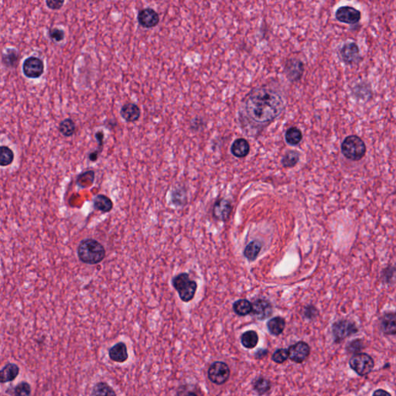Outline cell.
<instances>
[{"mask_svg":"<svg viewBox=\"0 0 396 396\" xmlns=\"http://www.w3.org/2000/svg\"><path fill=\"white\" fill-rule=\"evenodd\" d=\"M172 285L183 302H190L194 298L198 284L194 280H190L189 274L182 272L175 276L172 280Z\"/></svg>","mask_w":396,"mask_h":396,"instance_id":"cell-3","label":"cell"},{"mask_svg":"<svg viewBox=\"0 0 396 396\" xmlns=\"http://www.w3.org/2000/svg\"><path fill=\"white\" fill-rule=\"evenodd\" d=\"M120 116L126 122H135L141 116V110L137 104L128 102L123 104L120 110Z\"/></svg>","mask_w":396,"mask_h":396,"instance_id":"cell-16","label":"cell"},{"mask_svg":"<svg viewBox=\"0 0 396 396\" xmlns=\"http://www.w3.org/2000/svg\"><path fill=\"white\" fill-rule=\"evenodd\" d=\"M300 159V154L296 150L288 151L285 155L284 156L281 162L284 168H292L296 165L299 162Z\"/></svg>","mask_w":396,"mask_h":396,"instance_id":"cell-29","label":"cell"},{"mask_svg":"<svg viewBox=\"0 0 396 396\" xmlns=\"http://www.w3.org/2000/svg\"><path fill=\"white\" fill-rule=\"evenodd\" d=\"M106 254L104 246L96 239H84L78 247L79 260L88 265H96L101 262L106 257Z\"/></svg>","mask_w":396,"mask_h":396,"instance_id":"cell-2","label":"cell"},{"mask_svg":"<svg viewBox=\"0 0 396 396\" xmlns=\"http://www.w3.org/2000/svg\"><path fill=\"white\" fill-rule=\"evenodd\" d=\"M286 328V320L282 316H276L272 318L267 323L268 332L274 336H278L284 332Z\"/></svg>","mask_w":396,"mask_h":396,"instance_id":"cell-23","label":"cell"},{"mask_svg":"<svg viewBox=\"0 0 396 396\" xmlns=\"http://www.w3.org/2000/svg\"><path fill=\"white\" fill-rule=\"evenodd\" d=\"M363 348V343L362 340H354L350 342L348 346H346V349L350 354H358L362 349Z\"/></svg>","mask_w":396,"mask_h":396,"instance_id":"cell-36","label":"cell"},{"mask_svg":"<svg viewBox=\"0 0 396 396\" xmlns=\"http://www.w3.org/2000/svg\"><path fill=\"white\" fill-rule=\"evenodd\" d=\"M46 4L49 9L56 10L63 6L64 1H46Z\"/></svg>","mask_w":396,"mask_h":396,"instance_id":"cell-39","label":"cell"},{"mask_svg":"<svg viewBox=\"0 0 396 396\" xmlns=\"http://www.w3.org/2000/svg\"><path fill=\"white\" fill-rule=\"evenodd\" d=\"M340 148L344 156L352 161L360 160L366 156L367 151L364 141L356 135L346 136Z\"/></svg>","mask_w":396,"mask_h":396,"instance_id":"cell-4","label":"cell"},{"mask_svg":"<svg viewBox=\"0 0 396 396\" xmlns=\"http://www.w3.org/2000/svg\"><path fill=\"white\" fill-rule=\"evenodd\" d=\"M288 358L296 364H302L310 354V346L308 343L299 342L291 345L288 350Z\"/></svg>","mask_w":396,"mask_h":396,"instance_id":"cell-8","label":"cell"},{"mask_svg":"<svg viewBox=\"0 0 396 396\" xmlns=\"http://www.w3.org/2000/svg\"><path fill=\"white\" fill-rule=\"evenodd\" d=\"M318 314V310L314 306L309 305L304 308V318L308 320L314 319Z\"/></svg>","mask_w":396,"mask_h":396,"instance_id":"cell-38","label":"cell"},{"mask_svg":"<svg viewBox=\"0 0 396 396\" xmlns=\"http://www.w3.org/2000/svg\"><path fill=\"white\" fill-rule=\"evenodd\" d=\"M96 140L98 142V148L97 150L89 154L88 158L92 162L97 161L99 155L102 152L103 146H104V132L102 131L97 132L96 134Z\"/></svg>","mask_w":396,"mask_h":396,"instance_id":"cell-32","label":"cell"},{"mask_svg":"<svg viewBox=\"0 0 396 396\" xmlns=\"http://www.w3.org/2000/svg\"><path fill=\"white\" fill-rule=\"evenodd\" d=\"M138 24L146 29L155 28L160 22V16L158 12L151 8L142 10L137 16Z\"/></svg>","mask_w":396,"mask_h":396,"instance_id":"cell-13","label":"cell"},{"mask_svg":"<svg viewBox=\"0 0 396 396\" xmlns=\"http://www.w3.org/2000/svg\"><path fill=\"white\" fill-rule=\"evenodd\" d=\"M334 338L336 343L344 340L346 338L358 332V328L356 324L348 320H338L332 326Z\"/></svg>","mask_w":396,"mask_h":396,"instance_id":"cell-6","label":"cell"},{"mask_svg":"<svg viewBox=\"0 0 396 396\" xmlns=\"http://www.w3.org/2000/svg\"><path fill=\"white\" fill-rule=\"evenodd\" d=\"M288 358V350L285 348L277 349L272 356V360L276 364H284Z\"/></svg>","mask_w":396,"mask_h":396,"instance_id":"cell-35","label":"cell"},{"mask_svg":"<svg viewBox=\"0 0 396 396\" xmlns=\"http://www.w3.org/2000/svg\"><path fill=\"white\" fill-rule=\"evenodd\" d=\"M252 314L260 320L270 318L272 314V306L270 301L258 299L252 302Z\"/></svg>","mask_w":396,"mask_h":396,"instance_id":"cell-14","label":"cell"},{"mask_svg":"<svg viewBox=\"0 0 396 396\" xmlns=\"http://www.w3.org/2000/svg\"><path fill=\"white\" fill-rule=\"evenodd\" d=\"M340 58L344 63L353 64L359 62L360 49L357 44L354 42L344 44L340 50Z\"/></svg>","mask_w":396,"mask_h":396,"instance_id":"cell-15","label":"cell"},{"mask_svg":"<svg viewBox=\"0 0 396 396\" xmlns=\"http://www.w3.org/2000/svg\"><path fill=\"white\" fill-rule=\"evenodd\" d=\"M335 18L339 22L354 25L360 20L362 14L354 7L344 6L338 8L335 14Z\"/></svg>","mask_w":396,"mask_h":396,"instance_id":"cell-10","label":"cell"},{"mask_svg":"<svg viewBox=\"0 0 396 396\" xmlns=\"http://www.w3.org/2000/svg\"><path fill=\"white\" fill-rule=\"evenodd\" d=\"M232 205L227 199L220 198L216 200L212 208V216L216 220L226 222L230 218L232 212Z\"/></svg>","mask_w":396,"mask_h":396,"instance_id":"cell-11","label":"cell"},{"mask_svg":"<svg viewBox=\"0 0 396 396\" xmlns=\"http://www.w3.org/2000/svg\"><path fill=\"white\" fill-rule=\"evenodd\" d=\"M372 396H392V394L386 390L378 388L373 392Z\"/></svg>","mask_w":396,"mask_h":396,"instance_id":"cell-40","label":"cell"},{"mask_svg":"<svg viewBox=\"0 0 396 396\" xmlns=\"http://www.w3.org/2000/svg\"><path fill=\"white\" fill-rule=\"evenodd\" d=\"M230 152L236 158H246L250 152V142L244 138H237L230 146Z\"/></svg>","mask_w":396,"mask_h":396,"instance_id":"cell-18","label":"cell"},{"mask_svg":"<svg viewBox=\"0 0 396 396\" xmlns=\"http://www.w3.org/2000/svg\"><path fill=\"white\" fill-rule=\"evenodd\" d=\"M94 208L102 213H108L113 208V203L108 196L104 194H98L93 200Z\"/></svg>","mask_w":396,"mask_h":396,"instance_id":"cell-22","label":"cell"},{"mask_svg":"<svg viewBox=\"0 0 396 396\" xmlns=\"http://www.w3.org/2000/svg\"><path fill=\"white\" fill-rule=\"evenodd\" d=\"M258 334L254 330H247L244 332L241 336V343L244 348L253 349L258 345Z\"/></svg>","mask_w":396,"mask_h":396,"instance_id":"cell-24","label":"cell"},{"mask_svg":"<svg viewBox=\"0 0 396 396\" xmlns=\"http://www.w3.org/2000/svg\"><path fill=\"white\" fill-rule=\"evenodd\" d=\"M252 302L247 300H238L233 304V310L238 316H244L252 312Z\"/></svg>","mask_w":396,"mask_h":396,"instance_id":"cell-27","label":"cell"},{"mask_svg":"<svg viewBox=\"0 0 396 396\" xmlns=\"http://www.w3.org/2000/svg\"><path fill=\"white\" fill-rule=\"evenodd\" d=\"M349 366L356 374L364 377L372 372L374 368V362L368 354L358 353L352 356L349 360Z\"/></svg>","mask_w":396,"mask_h":396,"instance_id":"cell-5","label":"cell"},{"mask_svg":"<svg viewBox=\"0 0 396 396\" xmlns=\"http://www.w3.org/2000/svg\"><path fill=\"white\" fill-rule=\"evenodd\" d=\"M14 160V152L6 146H0V166H10Z\"/></svg>","mask_w":396,"mask_h":396,"instance_id":"cell-30","label":"cell"},{"mask_svg":"<svg viewBox=\"0 0 396 396\" xmlns=\"http://www.w3.org/2000/svg\"><path fill=\"white\" fill-rule=\"evenodd\" d=\"M110 359L114 362L118 363H123L126 362L128 358V354L127 352L126 345L122 342L116 344L114 346H112L108 352Z\"/></svg>","mask_w":396,"mask_h":396,"instance_id":"cell-19","label":"cell"},{"mask_svg":"<svg viewBox=\"0 0 396 396\" xmlns=\"http://www.w3.org/2000/svg\"><path fill=\"white\" fill-rule=\"evenodd\" d=\"M304 72V63L299 59L291 58L286 63V76L290 82H298L302 78Z\"/></svg>","mask_w":396,"mask_h":396,"instance_id":"cell-12","label":"cell"},{"mask_svg":"<svg viewBox=\"0 0 396 396\" xmlns=\"http://www.w3.org/2000/svg\"><path fill=\"white\" fill-rule=\"evenodd\" d=\"M20 368L16 364L9 363L0 370V383L10 382L19 376Z\"/></svg>","mask_w":396,"mask_h":396,"instance_id":"cell-20","label":"cell"},{"mask_svg":"<svg viewBox=\"0 0 396 396\" xmlns=\"http://www.w3.org/2000/svg\"><path fill=\"white\" fill-rule=\"evenodd\" d=\"M252 386L254 391L256 392L258 394L263 396L270 391L272 383L266 378L260 376L253 381Z\"/></svg>","mask_w":396,"mask_h":396,"instance_id":"cell-25","label":"cell"},{"mask_svg":"<svg viewBox=\"0 0 396 396\" xmlns=\"http://www.w3.org/2000/svg\"><path fill=\"white\" fill-rule=\"evenodd\" d=\"M380 329L386 335H394L396 334V314L386 312L380 320Z\"/></svg>","mask_w":396,"mask_h":396,"instance_id":"cell-17","label":"cell"},{"mask_svg":"<svg viewBox=\"0 0 396 396\" xmlns=\"http://www.w3.org/2000/svg\"><path fill=\"white\" fill-rule=\"evenodd\" d=\"M285 140L288 145H299L302 140V132L296 127H290L286 132Z\"/></svg>","mask_w":396,"mask_h":396,"instance_id":"cell-26","label":"cell"},{"mask_svg":"<svg viewBox=\"0 0 396 396\" xmlns=\"http://www.w3.org/2000/svg\"><path fill=\"white\" fill-rule=\"evenodd\" d=\"M230 372L228 366L223 362H216L209 367L208 376L214 384L222 386L228 381Z\"/></svg>","mask_w":396,"mask_h":396,"instance_id":"cell-7","label":"cell"},{"mask_svg":"<svg viewBox=\"0 0 396 396\" xmlns=\"http://www.w3.org/2000/svg\"><path fill=\"white\" fill-rule=\"evenodd\" d=\"M14 396H30V386L28 382H25L20 383L14 388Z\"/></svg>","mask_w":396,"mask_h":396,"instance_id":"cell-34","label":"cell"},{"mask_svg":"<svg viewBox=\"0 0 396 396\" xmlns=\"http://www.w3.org/2000/svg\"><path fill=\"white\" fill-rule=\"evenodd\" d=\"M18 60V54L14 49H8L2 56V62L7 67H14Z\"/></svg>","mask_w":396,"mask_h":396,"instance_id":"cell-33","label":"cell"},{"mask_svg":"<svg viewBox=\"0 0 396 396\" xmlns=\"http://www.w3.org/2000/svg\"><path fill=\"white\" fill-rule=\"evenodd\" d=\"M49 36L50 38L55 42H60L64 38V32L62 30L54 28L49 31Z\"/></svg>","mask_w":396,"mask_h":396,"instance_id":"cell-37","label":"cell"},{"mask_svg":"<svg viewBox=\"0 0 396 396\" xmlns=\"http://www.w3.org/2000/svg\"><path fill=\"white\" fill-rule=\"evenodd\" d=\"M285 108L282 96L270 88L254 89L243 103V112L250 123L266 125L280 116Z\"/></svg>","mask_w":396,"mask_h":396,"instance_id":"cell-1","label":"cell"},{"mask_svg":"<svg viewBox=\"0 0 396 396\" xmlns=\"http://www.w3.org/2000/svg\"><path fill=\"white\" fill-rule=\"evenodd\" d=\"M76 126L73 120L66 118L60 123L59 131L64 136L70 137L76 132Z\"/></svg>","mask_w":396,"mask_h":396,"instance_id":"cell-31","label":"cell"},{"mask_svg":"<svg viewBox=\"0 0 396 396\" xmlns=\"http://www.w3.org/2000/svg\"><path fill=\"white\" fill-rule=\"evenodd\" d=\"M90 396H116V393L107 383L98 382L93 387Z\"/></svg>","mask_w":396,"mask_h":396,"instance_id":"cell-28","label":"cell"},{"mask_svg":"<svg viewBox=\"0 0 396 396\" xmlns=\"http://www.w3.org/2000/svg\"><path fill=\"white\" fill-rule=\"evenodd\" d=\"M186 396H198L196 393L194 392H189L186 394Z\"/></svg>","mask_w":396,"mask_h":396,"instance_id":"cell-41","label":"cell"},{"mask_svg":"<svg viewBox=\"0 0 396 396\" xmlns=\"http://www.w3.org/2000/svg\"><path fill=\"white\" fill-rule=\"evenodd\" d=\"M22 72L30 78H38L44 72V64L36 56H30L25 60L22 64Z\"/></svg>","mask_w":396,"mask_h":396,"instance_id":"cell-9","label":"cell"},{"mask_svg":"<svg viewBox=\"0 0 396 396\" xmlns=\"http://www.w3.org/2000/svg\"><path fill=\"white\" fill-rule=\"evenodd\" d=\"M262 246L263 243L258 239L252 241L244 248V252H243L244 257L250 262L254 261L261 252Z\"/></svg>","mask_w":396,"mask_h":396,"instance_id":"cell-21","label":"cell"}]
</instances>
